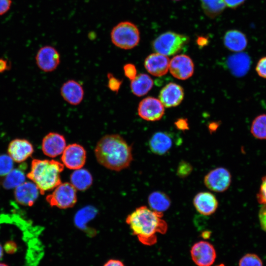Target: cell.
<instances>
[{"label": "cell", "mask_w": 266, "mask_h": 266, "mask_svg": "<svg viewBox=\"0 0 266 266\" xmlns=\"http://www.w3.org/2000/svg\"><path fill=\"white\" fill-rule=\"evenodd\" d=\"M163 216L162 212L141 206L128 215L126 222L141 243L150 246L157 242V233L165 234L167 231Z\"/></svg>", "instance_id": "obj_1"}, {"label": "cell", "mask_w": 266, "mask_h": 266, "mask_svg": "<svg viewBox=\"0 0 266 266\" xmlns=\"http://www.w3.org/2000/svg\"><path fill=\"white\" fill-rule=\"evenodd\" d=\"M94 152L100 165L116 171L129 167L133 159L131 146L118 134L102 136L97 142Z\"/></svg>", "instance_id": "obj_2"}, {"label": "cell", "mask_w": 266, "mask_h": 266, "mask_svg": "<svg viewBox=\"0 0 266 266\" xmlns=\"http://www.w3.org/2000/svg\"><path fill=\"white\" fill-rule=\"evenodd\" d=\"M64 165L54 160L33 159L31 168L27 174L38 187L40 193L54 189L62 182L61 173L64 170Z\"/></svg>", "instance_id": "obj_3"}, {"label": "cell", "mask_w": 266, "mask_h": 266, "mask_svg": "<svg viewBox=\"0 0 266 266\" xmlns=\"http://www.w3.org/2000/svg\"><path fill=\"white\" fill-rule=\"evenodd\" d=\"M111 40L116 47L129 50L136 46L140 41V33L137 27L129 21L119 23L112 30Z\"/></svg>", "instance_id": "obj_4"}, {"label": "cell", "mask_w": 266, "mask_h": 266, "mask_svg": "<svg viewBox=\"0 0 266 266\" xmlns=\"http://www.w3.org/2000/svg\"><path fill=\"white\" fill-rule=\"evenodd\" d=\"M189 41L188 36L169 31L158 36L153 41L152 45L156 53L168 56L179 53Z\"/></svg>", "instance_id": "obj_5"}, {"label": "cell", "mask_w": 266, "mask_h": 266, "mask_svg": "<svg viewBox=\"0 0 266 266\" xmlns=\"http://www.w3.org/2000/svg\"><path fill=\"white\" fill-rule=\"evenodd\" d=\"M76 189L70 183H61L54 189L52 194L46 197V200L51 206L66 209L76 204Z\"/></svg>", "instance_id": "obj_6"}, {"label": "cell", "mask_w": 266, "mask_h": 266, "mask_svg": "<svg viewBox=\"0 0 266 266\" xmlns=\"http://www.w3.org/2000/svg\"><path fill=\"white\" fill-rule=\"evenodd\" d=\"M232 176L225 167H219L210 170L204 177L205 186L210 190L218 193L226 191L230 187Z\"/></svg>", "instance_id": "obj_7"}, {"label": "cell", "mask_w": 266, "mask_h": 266, "mask_svg": "<svg viewBox=\"0 0 266 266\" xmlns=\"http://www.w3.org/2000/svg\"><path fill=\"white\" fill-rule=\"evenodd\" d=\"M61 160L64 166L68 169L76 170L81 168L86 163V150L77 143L69 144L62 154Z\"/></svg>", "instance_id": "obj_8"}, {"label": "cell", "mask_w": 266, "mask_h": 266, "mask_svg": "<svg viewBox=\"0 0 266 266\" xmlns=\"http://www.w3.org/2000/svg\"><path fill=\"white\" fill-rule=\"evenodd\" d=\"M190 253L192 260L198 266H211L216 258L214 246L206 241H200L194 244Z\"/></svg>", "instance_id": "obj_9"}, {"label": "cell", "mask_w": 266, "mask_h": 266, "mask_svg": "<svg viewBox=\"0 0 266 266\" xmlns=\"http://www.w3.org/2000/svg\"><path fill=\"white\" fill-rule=\"evenodd\" d=\"M137 112L139 116L143 119L148 121H156L162 118L165 109L159 99L148 97L140 101Z\"/></svg>", "instance_id": "obj_10"}, {"label": "cell", "mask_w": 266, "mask_h": 266, "mask_svg": "<svg viewBox=\"0 0 266 266\" xmlns=\"http://www.w3.org/2000/svg\"><path fill=\"white\" fill-rule=\"evenodd\" d=\"M35 61L39 69L49 72L55 70L60 63V55L58 51L51 46H45L38 51Z\"/></svg>", "instance_id": "obj_11"}, {"label": "cell", "mask_w": 266, "mask_h": 266, "mask_svg": "<svg viewBox=\"0 0 266 266\" xmlns=\"http://www.w3.org/2000/svg\"><path fill=\"white\" fill-rule=\"evenodd\" d=\"M169 69L174 77L186 80L191 77L194 71V65L191 58L184 54L176 55L170 61Z\"/></svg>", "instance_id": "obj_12"}, {"label": "cell", "mask_w": 266, "mask_h": 266, "mask_svg": "<svg viewBox=\"0 0 266 266\" xmlns=\"http://www.w3.org/2000/svg\"><path fill=\"white\" fill-rule=\"evenodd\" d=\"M66 146L64 136L55 132L47 133L43 138L41 142V149L43 154L51 158L62 155Z\"/></svg>", "instance_id": "obj_13"}, {"label": "cell", "mask_w": 266, "mask_h": 266, "mask_svg": "<svg viewBox=\"0 0 266 266\" xmlns=\"http://www.w3.org/2000/svg\"><path fill=\"white\" fill-rule=\"evenodd\" d=\"M173 134L167 132H158L153 134L148 142L151 151L161 156L168 153L175 143Z\"/></svg>", "instance_id": "obj_14"}, {"label": "cell", "mask_w": 266, "mask_h": 266, "mask_svg": "<svg viewBox=\"0 0 266 266\" xmlns=\"http://www.w3.org/2000/svg\"><path fill=\"white\" fill-rule=\"evenodd\" d=\"M32 144L25 139L16 138L8 144L7 152L13 161L21 163L26 161L33 153Z\"/></svg>", "instance_id": "obj_15"}, {"label": "cell", "mask_w": 266, "mask_h": 266, "mask_svg": "<svg viewBox=\"0 0 266 266\" xmlns=\"http://www.w3.org/2000/svg\"><path fill=\"white\" fill-rule=\"evenodd\" d=\"M193 204L199 213L208 216L215 212L218 207V201L213 194L209 192H201L194 197Z\"/></svg>", "instance_id": "obj_16"}, {"label": "cell", "mask_w": 266, "mask_h": 266, "mask_svg": "<svg viewBox=\"0 0 266 266\" xmlns=\"http://www.w3.org/2000/svg\"><path fill=\"white\" fill-rule=\"evenodd\" d=\"M39 190L33 182H25L15 189L14 195L21 205L32 206L38 197Z\"/></svg>", "instance_id": "obj_17"}, {"label": "cell", "mask_w": 266, "mask_h": 266, "mask_svg": "<svg viewBox=\"0 0 266 266\" xmlns=\"http://www.w3.org/2000/svg\"><path fill=\"white\" fill-rule=\"evenodd\" d=\"M183 88L174 83H169L160 91L159 100L166 107H172L178 105L184 98Z\"/></svg>", "instance_id": "obj_18"}, {"label": "cell", "mask_w": 266, "mask_h": 266, "mask_svg": "<svg viewBox=\"0 0 266 266\" xmlns=\"http://www.w3.org/2000/svg\"><path fill=\"white\" fill-rule=\"evenodd\" d=\"M169 62L167 56L156 52L150 54L146 58L144 67L150 74L159 77L167 72Z\"/></svg>", "instance_id": "obj_19"}, {"label": "cell", "mask_w": 266, "mask_h": 266, "mask_svg": "<svg viewBox=\"0 0 266 266\" xmlns=\"http://www.w3.org/2000/svg\"><path fill=\"white\" fill-rule=\"evenodd\" d=\"M60 93L66 101L73 105L80 104L84 95L82 86L74 80H68L65 82L61 86Z\"/></svg>", "instance_id": "obj_20"}, {"label": "cell", "mask_w": 266, "mask_h": 266, "mask_svg": "<svg viewBox=\"0 0 266 266\" xmlns=\"http://www.w3.org/2000/svg\"><path fill=\"white\" fill-rule=\"evenodd\" d=\"M226 64L232 74L240 77L247 72L250 58L247 54L240 52L229 57Z\"/></svg>", "instance_id": "obj_21"}, {"label": "cell", "mask_w": 266, "mask_h": 266, "mask_svg": "<svg viewBox=\"0 0 266 266\" xmlns=\"http://www.w3.org/2000/svg\"><path fill=\"white\" fill-rule=\"evenodd\" d=\"M223 41L227 48L236 52L243 51L247 45V39L245 35L236 30L227 32L224 35Z\"/></svg>", "instance_id": "obj_22"}, {"label": "cell", "mask_w": 266, "mask_h": 266, "mask_svg": "<svg viewBox=\"0 0 266 266\" xmlns=\"http://www.w3.org/2000/svg\"><path fill=\"white\" fill-rule=\"evenodd\" d=\"M153 86L152 79L145 73L139 74L131 80V91L133 95L137 97H141L147 94Z\"/></svg>", "instance_id": "obj_23"}, {"label": "cell", "mask_w": 266, "mask_h": 266, "mask_svg": "<svg viewBox=\"0 0 266 266\" xmlns=\"http://www.w3.org/2000/svg\"><path fill=\"white\" fill-rule=\"evenodd\" d=\"M70 183L77 190L85 191L89 188L93 183V177L90 172L86 169L74 170L70 175Z\"/></svg>", "instance_id": "obj_24"}, {"label": "cell", "mask_w": 266, "mask_h": 266, "mask_svg": "<svg viewBox=\"0 0 266 266\" xmlns=\"http://www.w3.org/2000/svg\"><path fill=\"white\" fill-rule=\"evenodd\" d=\"M148 202L151 209L163 213L171 205L169 197L165 193L157 191L151 193L148 198Z\"/></svg>", "instance_id": "obj_25"}, {"label": "cell", "mask_w": 266, "mask_h": 266, "mask_svg": "<svg viewBox=\"0 0 266 266\" xmlns=\"http://www.w3.org/2000/svg\"><path fill=\"white\" fill-rule=\"evenodd\" d=\"M1 182V186L6 190L15 189L25 182L26 176L20 169H13L4 176Z\"/></svg>", "instance_id": "obj_26"}, {"label": "cell", "mask_w": 266, "mask_h": 266, "mask_svg": "<svg viewBox=\"0 0 266 266\" xmlns=\"http://www.w3.org/2000/svg\"><path fill=\"white\" fill-rule=\"evenodd\" d=\"M204 13L211 18L220 14L226 6L224 0H200Z\"/></svg>", "instance_id": "obj_27"}, {"label": "cell", "mask_w": 266, "mask_h": 266, "mask_svg": "<svg viewBox=\"0 0 266 266\" xmlns=\"http://www.w3.org/2000/svg\"><path fill=\"white\" fill-rule=\"evenodd\" d=\"M250 132L254 137L266 139V114L259 115L253 120Z\"/></svg>", "instance_id": "obj_28"}, {"label": "cell", "mask_w": 266, "mask_h": 266, "mask_svg": "<svg viewBox=\"0 0 266 266\" xmlns=\"http://www.w3.org/2000/svg\"><path fill=\"white\" fill-rule=\"evenodd\" d=\"M13 160L8 155H0V176H5L13 169Z\"/></svg>", "instance_id": "obj_29"}, {"label": "cell", "mask_w": 266, "mask_h": 266, "mask_svg": "<svg viewBox=\"0 0 266 266\" xmlns=\"http://www.w3.org/2000/svg\"><path fill=\"white\" fill-rule=\"evenodd\" d=\"M239 266H263L261 259L256 254H247L239 260Z\"/></svg>", "instance_id": "obj_30"}, {"label": "cell", "mask_w": 266, "mask_h": 266, "mask_svg": "<svg viewBox=\"0 0 266 266\" xmlns=\"http://www.w3.org/2000/svg\"><path fill=\"white\" fill-rule=\"evenodd\" d=\"M107 86L112 92L118 93L122 84V81L115 77L111 73L107 74Z\"/></svg>", "instance_id": "obj_31"}, {"label": "cell", "mask_w": 266, "mask_h": 266, "mask_svg": "<svg viewBox=\"0 0 266 266\" xmlns=\"http://www.w3.org/2000/svg\"><path fill=\"white\" fill-rule=\"evenodd\" d=\"M193 170L192 166L186 161H181L177 169V175L182 178L188 176Z\"/></svg>", "instance_id": "obj_32"}, {"label": "cell", "mask_w": 266, "mask_h": 266, "mask_svg": "<svg viewBox=\"0 0 266 266\" xmlns=\"http://www.w3.org/2000/svg\"><path fill=\"white\" fill-rule=\"evenodd\" d=\"M257 199L259 203L266 204V175L262 178L260 188L257 194Z\"/></svg>", "instance_id": "obj_33"}, {"label": "cell", "mask_w": 266, "mask_h": 266, "mask_svg": "<svg viewBox=\"0 0 266 266\" xmlns=\"http://www.w3.org/2000/svg\"><path fill=\"white\" fill-rule=\"evenodd\" d=\"M125 76L130 80L134 79L137 75V70L135 66L131 63L125 64L123 66Z\"/></svg>", "instance_id": "obj_34"}, {"label": "cell", "mask_w": 266, "mask_h": 266, "mask_svg": "<svg viewBox=\"0 0 266 266\" xmlns=\"http://www.w3.org/2000/svg\"><path fill=\"white\" fill-rule=\"evenodd\" d=\"M256 71L259 76L266 79V56L259 60L256 66Z\"/></svg>", "instance_id": "obj_35"}, {"label": "cell", "mask_w": 266, "mask_h": 266, "mask_svg": "<svg viewBox=\"0 0 266 266\" xmlns=\"http://www.w3.org/2000/svg\"><path fill=\"white\" fill-rule=\"evenodd\" d=\"M259 213V218L262 229L266 232V204H262Z\"/></svg>", "instance_id": "obj_36"}, {"label": "cell", "mask_w": 266, "mask_h": 266, "mask_svg": "<svg viewBox=\"0 0 266 266\" xmlns=\"http://www.w3.org/2000/svg\"><path fill=\"white\" fill-rule=\"evenodd\" d=\"M3 248L6 253L9 254H13L16 252L17 249V247L16 243L14 241L9 240L5 243Z\"/></svg>", "instance_id": "obj_37"}, {"label": "cell", "mask_w": 266, "mask_h": 266, "mask_svg": "<svg viewBox=\"0 0 266 266\" xmlns=\"http://www.w3.org/2000/svg\"><path fill=\"white\" fill-rule=\"evenodd\" d=\"M11 0H0V15L5 14L10 8Z\"/></svg>", "instance_id": "obj_38"}, {"label": "cell", "mask_w": 266, "mask_h": 266, "mask_svg": "<svg viewBox=\"0 0 266 266\" xmlns=\"http://www.w3.org/2000/svg\"><path fill=\"white\" fill-rule=\"evenodd\" d=\"M245 0H224L226 6L235 8L244 3Z\"/></svg>", "instance_id": "obj_39"}, {"label": "cell", "mask_w": 266, "mask_h": 266, "mask_svg": "<svg viewBox=\"0 0 266 266\" xmlns=\"http://www.w3.org/2000/svg\"><path fill=\"white\" fill-rule=\"evenodd\" d=\"M175 124L177 128L180 130L184 131L189 129L188 122L185 119H178Z\"/></svg>", "instance_id": "obj_40"}, {"label": "cell", "mask_w": 266, "mask_h": 266, "mask_svg": "<svg viewBox=\"0 0 266 266\" xmlns=\"http://www.w3.org/2000/svg\"><path fill=\"white\" fill-rule=\"evenodd\" d=\"M10 67V64L7 60L0 58V73L8 70Z\"/></svg>", "instance_id": "obj_41"}, {"label": "cell", "mask_w": 266, "mask_h": 266, "mask_svg": "<svg viewBox=\"0 0 266 266\" xmlns=\"http://www.w3.org/2000/svg\"><path fill=\"white\" fill-rule=\"evenodd\" d=\"M103 266H125L123 263L117 260H110Z\"/></svg>", "instance_id": "obj_42"}, {"label": "cell", "mask_w": 266, "mask_h": 266, "mask_svg": "<svg viewBox=\"0 0 266 266\" xmlns=\"http://www.w3.org/2000/svg\"><path fill=\"white\" fill-rule=\"evenodd\" d=\"M206 39L204 37H200L198 39V43L200 46L204 45L206 43Z\"/></svg>", "instance_id": "obj_43"}, {"label": "cell", "mask_w": 266, "mask_h": 266, "mask_svg": "<svg viewBox=\"0 0 266 266\" xmlns=\"http://www.w3.org/2000/svg\"><path fill=\"white\" fill-rule=\"evenodd\" d=\"M217 128V125L216 124L213 123L210 125L209 126V129L212 131H214Z\"/></svg>", "instance_id": "obj_44"}, {"label": "cell", "mask_w": 266, "mask_h": 266, "mask_svg": "<svg viewBox=\"0 0 266 266\" xmlns=\"http://www.w3.org/2000/svg\"><path fill=\"white\" fill-rule=\"evenodd\" d=\"M210 233H209L208 231L207 232H204L202 233V236L204 238L206 239L209 238L210 236Z\"/></svg>", "instance_id": "obj_45"}, {"label": "cell", "mask_w": 266, "mask_h": 266, "mask_svg": "<svg viewBox=\"0 0 266 266\" xmlns=\"http://www.w3.org/2000/svg\"><path fill=\"white\" fill-rule=\"evenodd\" d=\"M3 256V248L0 244V260L2 258Z\"/></svg>", "instance_id": "obj_46"}, {"label": "cell", "mask_w": 266, "mask_h": 266, "mask_svg": "<svg viewBox=\"0 0 266 266\" xmlns=\"http://www.w3.org/2000/svg\"><path fill=\"white\" fill-rule=\"evenodd\" d=\"M0 266H8L3 263H0Z\"/></svg>", "instance_id": "obj_47"}, {"label": "cell", "mask_w": 266, "mask_h": 266, "mask_svg": "<svg viewBox=\"0 0 266 266\" xmlns=\"http://www.w3.org/2000/svg\"><path fill=\"white\" fill-rule=\"evenodd\" d=\"M225 266V265L223 264H220V265H218L217 266Z\"/></svg>", "instance_id": "obj_48"}, {"label": "cell", "mask_w": 266, "mask_h": 266, "mask_svg": "<svg viewBox=\"0 0 266 266\" xmlns=\"http://www.w3.org/2000/svg\"><path fill=\"white\" fill-rule=\"evenodd\" d=\"M174 0V1H179V0Z\"/></svg>", "instance_id": "obj_49"}]
</instances>
